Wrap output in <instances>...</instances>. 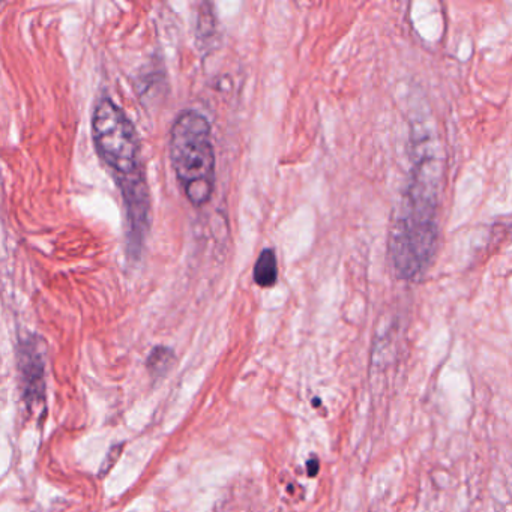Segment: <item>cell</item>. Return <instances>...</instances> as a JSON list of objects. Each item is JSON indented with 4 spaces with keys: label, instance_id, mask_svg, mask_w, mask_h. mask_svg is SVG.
<instances>
[{
    "label": "cell",
    "instance_id": "cell-1",
    "mask_svg": "<svg viewBox=\"0 0 512 512\" xmlns=\"http://www.w3.org/2000/svg\"><path fill=\"white\" fill-rule=\"evenodd\" d=\"M92 137L101 160L118 181L127 205L134 242L142 241L149 220V194L142 169L140 139L124 110L109 98L95 106Z\"/></svg>",
    "mask_w": 512,
    "mask_h": 512
},
{
    "label": "cell",
    "instance_id": "cell-2",
    "mask_svg": "<svg viewBox=\"0 0 512 512\" xmlns=\"http://www.w3.org/2000/svg\"><path fill=\"white\" fill-rule=\"evenodd\" d=\"M440 170L437 158H421L404 194L391 238L392 262L400 278L422 274L436 250Z\"/></svg>",
    "mask_w": 512,
    "mask_h": 512
},
{
    "label": "cell",
    "instance_id": "cell-3",
    "mask_svg": "<svg viewBox=\"0 0 512 512\" xmlns=\"http://www.w3.org/2000/svg\"><path fill=\"white\" fill-rule=\"evenodd\" d=\"M170 161L187 199L194 206L211 200L215 187V152L208 119L185 110L170 131Z\"/></svg>",
    "mask_w": 512,
    "mask_h": 512
},
{
    "label": "cell",
    "instance_id": "cell-4",
    "mask_svg": "<svg viewBox=\"0 0 512 512\" xmlns=\"http://www.w3.org/2000/svg\"><path fill=\"white\" fill-rule=\"evenodd\" d=\"M19 367L22 374L23 397L26 403L41 401L44 397V356L40 338L31 337L20 344Z\"/></svg>",
    "mask_w": 512,
    "mask_h": 512
},
{
    "label": "cell",
    "instance_id": "cell-5",
    "mask_svg": "<svg viewBox=\"0 0 512 512\" xmlns=\"http://www.w3.org/2000/svg\"><path fill=\"white\" fill-rule=\"evenodd\" d=\"M278 265L274 250H263L254 265V281L260 287H272L277 283Z\"/></svg>",
    "mask_w": 512,
    "mask_h": 512
},
{
    "label": "cell",
    "instance_id": "cell-6",
    "mask_svg": "<svg viewBox=\"0 0 512 512\" xmlns=\"http://www.w3.org/2000/svg\"><path fill=\"white\" fill-rule=\"evenodd\" d=\"M173 364H175V353L169 347H155L146 362L149 373L154 377L166 376Z\"/></svg>",
    "mask_w": 512,
    "mask_h": 512
},
{
    "label": "cell",
    "instance_id": "cell-7",
    "mask_svg": "<svg viewBox=\"0 0 512 512\" xmlns=\"http://www.w3.org/2000/svg\"><path fill=\"white\" fill-rule=\"evenodd\" d=\"M307 470H308V473H310V476L316 475L317 470H319V463H317L316 460L308 461Z\"/></svg>",
    "mask_w": 512,
    "mask_h": 512
}]
</instances>
